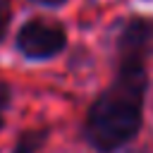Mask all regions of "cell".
<instances>
[{
  "instance_id": "obj_5",
  "label": "cell",
  "mask_w": 153,
  "mask_h": 153,
  "mask_svg": "<svg viewBox=\"0 0 153 153\" xmlns=\"http://www.w3.org/2000/svg\"><path fill=\"white\" fill-rule=\"evenodd\" d=\"M10 17H12V12H10V0H0V41H2V36H5L7 26H10Z\"/></svg>"
},
{
  "instance_id": "obj_6",
  "label": "cell",
  "mask_w": 153,
  "mask_h": 153,
  "mask_svg": "<svg viewBox=\"0 0 153 153\" xmlns=\"http://www.w3.org/2000/svg\"><path fill=\"white\" fill-rule=\"evenodd\" d=\"M7 103H10V88H7V84H0V129H2V124H5L2 110L7 108Z\"/></svg>"
},
{
  "instance_id": "obj_2",
  "label": "cell",
  "mask_w": 153,
  "mask_h": 153,
  "mask_svg": "<svg viewBox=\"0 0 153 153\" xmlns=\"http://www.w3.org/2000/svg\"><path fill=\"white\" fill-rule=\"evenodd\" d=\"M67 43V33L60 24L48 19H31L19 29L17 48L31 60H48L57 55Z\"/></svg>"
},
{
  "instance_id": "obj_7",
  "label": "cell",
  "mask_w": 153,
  "mask_h": 153,
  "mask_svg": "<svg viewBox=\"0 0 153 153\" xmlns=\"http://www.w3.org/2000/svg\"><path fill=\"white\" fill-rule=\"evenodd\" d=\"M36 2H43V5H62L65 0H36Z\"/></svg>"
},
{
  "instance_id": "obj_1",
  "label": "cell",
  "mask_w": 153,
  "mask_h": 153,
  "mask_svg": "<svg viewBox=\"0 0 153 153\" xmlns=\"http://www.w3.org/2000/svg\"><path fill=\"white\" fill-rule=\"evenodd\" d=\"M146 86L143 60H120L112 86L96 98L86 117V139L93 148L110 153L134 139L141 127Z\"/></svg>"
},
{
  "instance_id": "obj_3",
  "label": "cell",
  "mask_w": 153,
  "mask_h": 153,
  "mask_svg": "<svg viewBox=\"0 0 153 153\" xmlns=\"http://www.w3.org/2000/svg\"><path fill=\"white\" fill-rule=\"evenodd\" d=\"M151 43H153V22L143 17L129 19L117 41L120 60H143Z\"/></svg>"
},
{
  "instance_id": "obj_4",
  "label": "cell",
  "mask_w": 153,
  "mask_h": 153,
  "mask_svg": "<svg viewBox=\"0 0 153 153\" xmlns=\"http://www.w3.org/2000/svg\"><path fill=\"white\" fill-rule=\"evenodd\" d=\"M43 139H45V134H43V131H26V134L19 139V143H17L14 153H33V151L43 143Z\"/></svg>"
}]
</instances>
